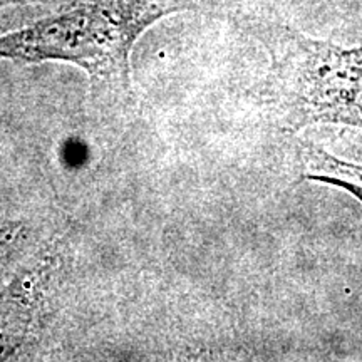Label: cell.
<instances>
[{"instance_id":"1","label":"cell","mask_w":362,"mask_h":362,"mask_svg":"<svg viewBox=\"0 0 362 362\" xmlns=\"http://www.w3.org/2000/svg\"><path fill=\"white\" fill-rule=\"evenodd\" d=\"M194 0H57L40 19L0 35V59L66 62L88 74L96 101L128 106L131 51L163 17L193 11Z\"/></svg>"},{"instance_id":"2","label":"cell","mask_w":362,"mask_h":362,"mask_svg":"<svg viewBox=\"0 0 362 362\" xmlns=\"http://www.w3.org/2000/svg\"><path fill=\"white\" fill-rule=\"evenodd\" d=\"M270 67L262 88L272 123L287 131L330 124L362 133V47L319 40L279 22H253Z\"/></svg>"},{"instance_id":"3","label":"cell","mask_w":362,"mask_h":362,"mask_svg":"<svg viewBox=\"0 0 362 362\" xmlns=\"http://www.w3.org/2000/svg\"><path fill=\"white\" fill-rule=\"evenodd\" d=\"M57 257H37L0 288V361L16 359L37 341L51 314Z\"/></svg>"},{"instance_id":"4","label":"cell","mask_w":362,"mask_h":362,"mask_svg":"<svg viewBox=\"0 0 362 362\" xmlns=\"http://www.w3.org/2000/svg\"><path fill=\"white\" fill-rule=\"evenodd\" d=\"M300 158L307 170L304 180L346 189L362 203V165L359 163L339 160L314 143L300 144Z\"/></svg>"},{"instance_id":"5","label":"cell","mask_w":362,"mask_h":362,"mask_svg":"<svg viewBox=\"0 0 362 362\" xmlns=\"http://www.w3.org/2000/svg\"><path fill=\"white\" fill-rule=\"evenodd\" d=\"M25 242V226L17 221L0 220V274L16 259Z\"/></svg>"},{"instance_id":"6","label":"cell","mask_w":362,"mask_h":362,"mask_svg":"<svg viewBox=\"0 0 362 362\" xmlns=\"http://www.w3.org/2000/svg\"><path fill=\"white\" fill-rule=\"evenodd\" d=\"M57 0H0V8L12 6H25V4H56Z\"/></svg>"}]
</instances>
